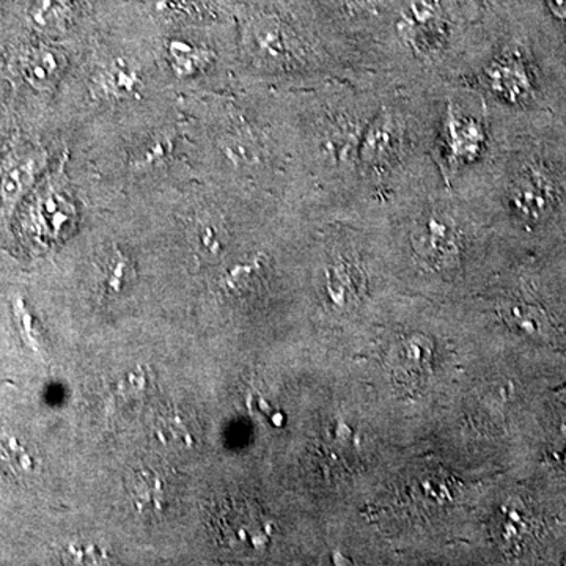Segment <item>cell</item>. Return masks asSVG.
<instances>
[{
  "instance_id": "obj_1",
  "label": "cell",
  "mask_w": 566,
  "mask_h": 566,
  "mask_svg": "<svg viewBox=\"0 0 566 566\" xmlns=\"http://www.w3.org/2000/svg\"><path fill=\"white\" fill-rule=\"evenodd\" d=\"M398 36L420 55L434 54L444 46L450 33L447 0H403L395 21Z\"/></svg>"
},
{
  "instance_id": "obj_2",
  "label": "cell",
  "mask_w": 566,
  "mask_h": 566,
  "mask_svg": "<svg viewBox=\"0 0 566 566\" xmlns=\"http://www.w3.org/2000/svg\"><path fill=\"white\" fill-rule=\"evenodd\" d=\"M510 207L520 221L535 226L556 210L558 186L542 164H528L517 172L509 191Z\"/></svg>"
},
{
  "instance_id": "obj_3",
  "label": "cell",
  "mask_w": 566,
  "mask_h": 566,
  "mask_svg": "<svg viewBox=\"0 0 566 566\" xmlns=\"http://www.w3.org/2000/svg\"><path fill=\"white\" fill-rule=\"evenodd\" d=\"M490 91L506 104H524L535 92L534 74L523 55L505 52L490 63L485 71Z\"/></svg>"
},
{
  "instance_id": "obj_4",
  "label": "cell",
  "mask_w": 566,
  "mask_h": 566,
  "mask_svg": "<svg viewBox=\"0 0 566 566\" xmlns=\"http://www.w3.org/2000/svg\"><path fill=\"white\" fill-rule=\"evenodd\" d=\"M502 319L515 333L538 342V344L565 348L566 329L554 323L553 316L545 308L534 304L510 303L499 308Z\"/></svg>"
},
{
  "instance_id": "obj_5",
  "label": "cell",
  "mask_w": 566,
  "mask_h": 566,
  "mask_svg": "<svg viewBox=\"0 0 566 566\" xmlns=\"http://www.w3.org/2000/svg\"><path fill=\"white\" fill-rule=\"evenodd\" d=\"M245 44L253 57L270 65L289 62L294 51L292 33L279 18L271 14L251 21L245 29Z\"/></svg>"
},
{
  "instance_id": "obj_6",
  "label": "cell",
  "mask_w": 566,
  "mask_h": 566,
  "mask_svg": "<svg viewBox=\"0 0 566 566\" xmlns=\"http://www.w3.org/2000/svg\"><path fill=\"white\" fill-rule=\"evenodd\" d=\"M144 80L140 71L126 59H114L93 73L91 92L99 102H129L139 98Z\"/></svg>"
},
{
  "instance_id": "obj_7",
  "label": "cell",
  "mask_w": 566,
  "mask_h": 566,
  "mask_svg": "<svg viewBox=\"0 0 566 566\" xmlns=\"http://www.w3.org/2000/svg\"><path fill=\"white\" fill-rule=\"evenodd\" d=\"M65 70V55L50 44H33L21 52V76L35 91H52L62 80Z\"/></svg>"
},
{
  "instance_id": "obj_8",
  "label": "cell",
  "mask_w": 566,
  "mask_h": 566,
  "mask_svg": "<svg viewBox=\"0 0 566 566\" xmlns=\"http://www.w3.org/2000/svg\"><path fill=\"white\" fill-rule=\"evenodd\" d=\"M129 497L142 515L158 516L166 512L169 504L167 479L163 472L153 468H139L128 476Z\"/></svg>"
},
{
  "instance_id": "obj_9",
  "label": "cell",
  "mask_w": 566,
  "mask_h": 566,
  "mask_svg": "<svg viewBox=\"0 0 566 566\" xmlns=\"http://www.w3.org/2000/svg\"><path fill=\"white\" fill-rule=\"evenodd\" d=\"M446 144L457 163H474L485 148V128L475 118L450 114L446 123Z\"/></svg>"
},
{
  "instance_id": "obj_10",
  "label": "cell",
  "mask_w": 566,
  "mask_h": 566,
  "mask_svg": "<svg viewBox=\"0 0 566 566\" xmlns=\"http://www.w3.org/2000/svg\"><path fill=\"white\" fill-rule=\"evenodd\" d=\"M196 416L181 406H167L156 419V436L170 449H193L200 442Z\"/></svg>"
},
{
  "instance_id": "obj_11",
  "label": "cell",
  "mask_w": 566,
  "mask_h": 566,
  "mask_svg": "<svg viewBox=\"0 0 566 566\" xmlns=\"http://www.w3.org/2000/svg\"><path fill=\"white\" fill-rule=\"evenodd\" d=\"M457 243L452 227L438 218L427 219L415 234L416 252L427 262L436 264L452 260L457 253Z\"/></svg>"
},
{
  "instance_id": "obj_12",
  "label": "cell",
  "mask_w": 566,
  "mask_h": 566,
  "mask_svg": "<svg viewBox=\"0 0 566 566\" xmlns=\"http://www.w3.org/2000/svg\"><path fill=\"white\" fill-rule=\"evenodd\" d=\"M36 156L29 155L11 159L0 174V199L3 203L14 205L32 188L40 172Z\"/></svg>"
},
{
  "instance_id": "obj_13",
  "label": "cell",
  "mask_w": 566,
  "mask_h": 566,
  "mask_svg": "<svg viewBox=\"0 0 566 566\" xmlns=\"http://www.w3.org/2000/svg\"><path fill=\"white\" fill-rule=\"evenodd\" d=\"M39 455L22 436L13 431H0V468L11 475H32L39 469Z\"/></svg>"
},
{
  "instance_id": "obj_14",
  "label": "cell",
  "mask_w": 566,
  "mask_h": 566,
  "mask_svg": "<svg viewBox=\"0 0 566 566\" xmlns=\"http://www.w3.org/2000/svg\"><path fill=\"white\" fill-rule=\"evenodd\" d=\"M74 18V0H32L29 20L36 31L61 35Z\"/></svg>"
},
{
  "instance_id": "obj_15",
  "label": "cell",
  "mask_w": 566,
  "mask_h": 566,
  "mask_svg": "<svg viewBox=\"0 0 566 566\" xmlns=\"http://www.w3.org/2000/svg\"><path fill=\"white\" fill-rule=\"evenodd\" d=\"M170 65L178 77H191L211 65L214 52L186 40H172L167 48Z\"/></svg>"
},
{
  "instance_id": "obj_16",
  "label": "cell",
  "mask_w": 566,
  "mask_h": 566,
  "mask_svg": "<svg viewBox=\"0 0 566 566\" xmlns=\"http://www.w3.org/2000/svg\"><path fill=\"white\" fill-rule=\"evenodd\" d=\"M395 148H397V137L390 122L386 118L376 120L365 134L363 155L365 163L370 164L371 167L381 166L392 158Z\"/></svg>"
},
{
  "instance_id": "obj_17",
  "label": "cell",
  "mask_w": 566,
  "mask_h": 566,
  "mask_svg": "<svg viewBox=\"0 0 566 566\" xmlns=\"http://www.w3.org/2000/svg\"><path fill=\"white\" fill-rule=\"evenodd\" d=\"M363 285V275L348 262H337L326 271V290L334 301L344 304L356 296Z\"/></svg>"
},
{
  "instance_id": "obj_18",
  "label": "cell",
  "mask_w": 566,
  "mask_h": 566,
  "mask_svg": "<svg viewBox=\"0 0 566 566\" xmlns=\"http://www.w3.org/2000/svg\"><path fill=\"white\" fill-rule=\"evenodd\" d=\"M103 274L107 289L117 294L125 292L136 279V270H134L132 259L123 253L120 249H115L114 253H111L109 259L104 264Z\"/></svg>"
},
{
  "instance_id": "obj_19",
  "label": "cell",
  "mask_w": 566,
  "mask_h": 566,
  "mask_svg": "<svg viewBox=\"0 0 566 566\" xmlns=\"http://www.w3.org/2000/svg\"><path fill=\"white\" fill-rule=\"evenodd\" d=\"M174 150V139L169 134L151 137L139 150L133 153L132 167L134 170L150 169L169 158Z\"/></svg>"
},
{
  "instance_id": "obj_20",
  "label": "cell",
  "mask_w": 566,
  "mask_h": 566,
  "mask_svg": "<svg viewBox=\"0 0 566 566\" xmlns=\"http://www.w3.org/2000/svg\"><path fill=\"white\" fill-rule=\"evenodd\" d=\"M263 266L259 259L253 262L241 263L227 271L222 279L223 289L230 293H244L252 290L253 282L260 277Z\"/></svg>"
},
{
  "instance_id": "obj_21",
  "label": "cell",
  "mask_w": 566,
  "mask_h": 566,
  "mask_svg": "<svg viewBox=\"0 0 566 566\" xmlns=\"http://www.w3.org/2000/svg\"><path fill=\"white\" fill-rule=\"evenodd\" d=\"M13 315L24 344L32 348L33 352H39L41 348L40 326L32 314L31 307L22 297H17L13 301Z\"/></svg>"
},
{
  "instance_id": "obj_22",
  "label": "cell",
  "mask_w": 566,
  "mask_h": 566,
  "mask_svg": "<svg viewBox=\"0 0 566 566\" xmlns=\"http://www.w3.org/2000/svg\"><path fill=\"white\" fill-rule=\"evenodd\" d=\"M193 243L199 249L200 255L210 256V259L221 255L223 251L221 229L214 221H200L196 227Z\"/></svg>"
},
{
  "instance_id": "obj_23",
  "label": "cell",
  "mask_w": 566,
  "mask_h": 566,
  "mask_svg": "<svg viewBox=\"0 0 566 566\" xmlns=\"http://www.w3.org/2000/svg\"><path fill=\"white\" fill-rule=\"evenodd\" d=\"M66 558H70L71 564L76 565H98L107 560V554L104 553L103 547L93 545V543H73L66 547Z\"/></svg>"
},
{
  "instance_id": "obj_24",
  "label": "cell",
  "mask_w": 566,
  "mask_h": 566,
  "mask_svg": "<svg viewBox=\"0 0 566 566\" xmlns=\"http://www.w3.org/2000/svg\"><path fill=\"white\" fill-rule=\"evenodd\" d=\"M223 142V153L237 164H248L255 159V150H253L252 140L243 136L226 137Z\"/></svg>"
},
{
  "instance_id": "obj_25",
  "label": "cell",
  "mask_w": 566,
  "mask_h": 566,
  "mask_svg": "<svg viewBox=\"0 0 566 566\" xmlns=\"http://www.w3.org/2000/svg\"><path fill=\"white\" fill-rule=\"evenodd\" d=\"M545 2L553 17L566 24V0H545Z\"/></svg>"
}]
</instances>
